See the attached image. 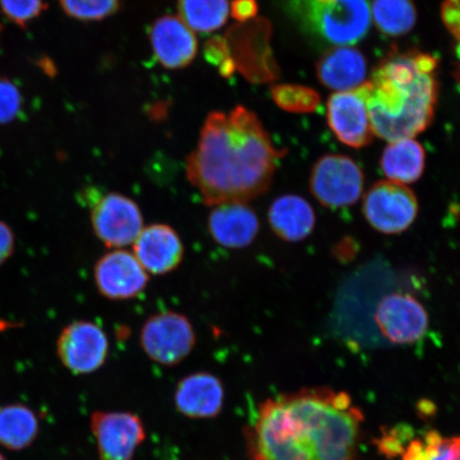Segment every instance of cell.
Returning a JSON list of instances; mask_svg holds the SVG:
<instances>
[{
    "mask_svg": "<svg viewBox=\"0 0 460 460\" xmlns=\"http://www.w3.org/2000/svg\"><path fill=\"white\" fill-rule=\"evenodd\" d=\"M364 420L349 395L305 389L268 399L245 429L250 460H352Z\"/></svg>",
    "mask_w": 460,
    "mask_h": 460,
    "instance_id": "cell-1",
    "label": "cell"
},
{
    "mask_svg": "<svg viewBox=\"0 0 460 460\" xmlns=\"http://www.w3.org/2000/svg\"><path fill=\"white\" fill-rule=\"evenodd\" d=\"M284 155L254 112H211L187 157V180L207 206L250 203L271 188Z\"/></svg>",
    "mask_w": 460,
    "mask_h": 460,
    "instance_id": "cell-2",
    "label": "cell"
},
{
    "mask_svg": "<svg viewBox=\"0 0 460 460\" xmlns=\"http://www.w3.org/2000/svg\"><path fill=\"white\" fill-rule=\"evenodd\" d=\"M436 58L422 53L394 55L373 73L367 105L373 134L388 142L416 137L434 119Z\"/></svg>",
    "mask_w": 460,
    "mask_h": 460,
    "instance_id": "cell-3",
    "label": "cell"
},
{
    "mask_svg": "<svg viewBox=\"0 0 460 460\" xmlns=\"http://www.w3.org/2000/svg\"><path fill=\"white\" fill-rule=\"evenodd\" d=\"M293 15L309 33L326 43L349 46L369 32V0H289Z\"/></svg>",
    "mask_w": 460,
    "mask_h": 460,
    "instance_id": "cell-4",
    "label": "cell"
},
{
    "mask_svg": "<svg viewBox=\"0 0 460 460\" xmlns=\"http://www.w3.org/2000/svg\"><path fill=\"white\" fill-rule=\"evenodd\" d=\"M309 189L327 208L353 206L365 190V174L356 161L341 154H326L316 160L309 175Z\"/></svg>",
    "mask_w": 460,
    "mask_h": 460,
    "instance_id": "cell-5",
    "label": "cell"
},
{
    "mask_svg": "<svg viewBox=\"0 0 460 460\" xmlns=\"http://www.w3.org/2000/svg\"><path fill=\"white\" fill-rule=\"evenodd\" d=\"M197 344L194 327L185 314L161 312L144 322L140 331L143 352L155 364L175 367L186 360Z\"/></svg>",
    "mask_w": 460,
    "mask_h": 460,
    "instance_id": "cell-6",
    "label": "cell"
},
{
    "mask_svg": "<svg viewBox=\"0 0 460 460\" xmlns=\"http://www.w3.org/2000/svg\"><path fill=\"white\" fill-rule=\"evenodd\" d=\"M362 212L369 226L384 234H400L411 228L419 214L412 190L402 183L382 181L367 190Z\"/></svg>",
    "mask_w": 460,
    "mask_h": 460,
    "instance_id": "cell-7",
    "label": "cell"
},
{
    "mask_svg": "<svg viewBox=\"0 0 460 460\" xmlns=\"http://www.w3.org/2000/svg\"><path fill=\"white\" fill-rule=\"evenodd\" d=\"M90 217L96 238L112 250L134 244L144 227L139 205L117 192L95 199L91 205Z\"/></svg>",
    "mask_w": 460,
    "mask_h": 460,
    "instance_id": "cell-8",
    "label": "cell"
},
{
    "mask_svg": "<svg viewBox=\"0 0 460 460\" xmlns=\"http://www.w3.org/2000/svg\"><path fill=\"white\" fill-rule=\"evenodd\" d=\"M111 343L105 331L92 321H75L65 327L57 341V356L75 376L99 371L106 364Z\"/></svg>",
    "mask_w": 460,
    "mask_h": 460,
    "instance_id": "cell-9",
    "label": "cell"
},
{
    "mask_svg": "<svg viewBox=\"0 0 460 460\" xmlns=\"http://www.w3.org/2000/svg\"><path fill=\"white\" fill-rule=\"evenodd\" d=\"M90 429L96 440L99 460H132L146 439L142 419L130 411H94Z\"/></svg>",
    "mask_w": 460,
    "mask_h": 460,
    "instance_id": "cell-10",
    "label": "cell"
},
{
    "mask_svg": "<svg viewBox=\"0 0 460 460\" xmlns=\"http://www.w3.org/2000/svg\"><path fill=\"white\" fill-rule=\"evenodd\" d=\"M376 323L383 337L394 344L416 343L429 329V315L415 296L394 292L377 304Z\"/></svg>",
    "mask_w": 460,
    "mask_h": 460,
    "instance_id": "cell-11",
    "label": "cell"
},
{
    "mask_svg": "<svg viewBox=\"0 0 460 460\" xmlns=\"http://www.w3.org/2000/svg\"><path fill=\"white\" fill-rule=\"evenodd\" d=\"M94 283L100 295L111 301H128L146 291L149 276L134 252L115 249L94 266Z\"/></svg>",
    "mask_w": 460,
    "mask_h": 460,
    "instance_id": "cell-12",
    "label": "cell"
},
{
    "mask_svg": "<svg viewBox=\"0 0 460 460\" xmlns=\"http://www.w3.org/2000/svg\"><path fill=\"white\" fill-rule=\"evenodd\" d=\"M327 122L344 146L353 148L369 146L374 134L367 111L366 84L332 95L327 102Z\"/></svg>",
    "mask_w": 460,
    "mask_h": 460,
    "instance_id": "cell-13",
    "label": "cell"
},
{
    "mask_svg": "<svg viewBox=\"0 0 460 460\" xmlns=\"http://www.w3.org/2000/svg\"><path fill=\"white\" fill-rule=\"evenodd\" d=\"M132 252L148 274L165 275L180 268L185 245L174 228L157 223L143 227L132 244Z\"/></svg>",
    "mask_w": 460,
    "mask_h": 460,
    "instance_id": "cell-14",
    "label": "cell"
},
{
    "mask_svg": "<svg viewBox=\"0 0 460 460\" xmlns=\"http://www.w3.org/2000/svg\"><path fill=\"white\" fill-rule=\"evenodd\" d=\"M207 229L218 245L241 250L254 243L261 221L249 203H224L212 206Z\"/></svg>",
    "mask_w": 460,
    "mask_h": 460,
    "instance_id": "cell-15",
    "label": "cell"
},
{
    "mask_svg": "<svg viewBox=\"0 0 460 460\" xmlns=\"http://www.w3.org/2000/svg\"><path fill=\"white\" fill-rule=\"evenodd\" d=\"M226 389L215 374H189L177 383L174 405L183 417L194 420L217 418L223 411Z\"/></svg>",
    "mask_w": 460,
    "mask_h": 460,
    "instance_id": "cell-16",
    "label": "cell"
},
{
    "mask_svg": "<svg viewBox=\"0 0 460 460\" xmlns=\"http://www.w3.org/2000/svg\"><path fill=\"white\" fill-rule=\"evenodd\" d=\"M151 42L157 60L170 70L188 66L198 54V40L181 17L164 16L155 22Z\"/></svg>",
    "mask_w": 460,
    "mask_h": 460,
    "instance_id": "cell-17",
    "label": "cell"
},
{
    "mask_svg": "<svg viewBox=\"0 0 460 460\" xmlns=\"http://www.w3.org/2000/svg\"><path fill=\"white\" fill-rule=\"evenodd\" d=\"M272 232L287 243H300L315 226L314 210L306 199L296 194L276 198L268 211Z\"/></svg>",
    "mask_w": 460,
    "mask_h": 460,
    "instance_id": "cell-18",
    "label": "cell"
},
{
    "mask_svg": "<svg viewBox=\"0 0 460 460\" xmlns=\"http://www.w3.org/2000/svg\"><path fill=\"white\" fill-rule=\"evenodd\" d=\"M316 75L327 88L349 91L365 84L367 62L359 50L350 46H338L321 58Z\"/></svg>",
    "mask_w": 460,
    "mask_h": 460,
    "instance_id": "cell-19",
    "label": "cell"
},
{
    "mask_svg": "<svg viewBox=\"0 0 460 460\" xmlns=\"http://www.w3.org/2000/svg\"><path fill=\"white\" fill-rule=\"evenodd\" d=\"M427 164V153L413 137L390 142L384 149L381 166L390 181L411 185L422 177Z\"/></svg>",
    "mask_w": 460,
    "mask_h": 460,
    "instance_id": "cell-20",
    "label": "cell"
},
{
    "mask_svg": "<svg viewBox=\"0 0 460 460\" xmlns=\"http://www.w3.org/2000/svg\"><path fill=\"white\" fill-rule=\"evenodd\" d=\"M39 434V420L31 408L11 404L0 408V445L11 451L31 447Z\"/></svg>",
    "mask_w": 460,
    "mask_h": 460,
    "instance_id": "cell-21",
    "label": "cell"
},
{
    "mask_svg": "<svg viewBox=\"0 0 460 460\" xmlns=\"http://www.w3.org/2000/svg\"><path fill=\"white\" fill-rule=\"evenodd\" d=\"M178 11L193 31L212 32L226 25L229 4L228 0H180Z\"/></svg>",
    "mask_w": 460,
    "mask_h": 460,
    "instance_id": "cell-22",
    "label": "cell"
},
{
    "mask_svg": "<svg viewBox=\"0 0 460 460\" xmlns=\"http://www.w3.org/2000/svg\"><path fill=\"white\" fill-rule=\"evenodd\" d=\"M371 13L379 31L391 37L404 36L417 22L412 0H373Z\"/></svg>",
    "mask_w": 460,
    "mask_h": 460,
    "instance_id": "cell-23",
    "label": "cell"
},
{
    "mask_svg": "<svg viewBox=\"0 0 460 460\" xmlns=\"http://www.w3.org/2000/svg\"><path fill=\"white\" fill-rule=\"evenodd\" d=\"M401 460H460V437H444L435 430L411 442Z\"/></svg>",
    "mask_w": 460,
    "mask_h": 460,
    "instance_id": "cell-24",
    "label": "cell"
},
{
    "mask_svg": "<svg viewBox=\"0 0 460 460\" xmlns=\"http://www.w3.org/2000/svg\"><path fill=\"white\" fill-rule=\"evenodd\" d=\"M273 100L280 109L293 113L314 112L320 106V95L307 86L281 84L272 88Z\"/></svg>",
    "mask_w": 460,
    "mask_h": 460,
    "instance_id": "cell-25",
    "label": "cell"
},
{
    "mask_svg": "<svg viewBox=\"0 0 460 460\" xmlns=\"http://www.w3.org/2000/svg\"><path fill=\"white\" fill-rule=\"evenodd\" d=\"M67 15L80 21H100L113 15L119 8V0H60Z\"/></svg>",
    "mask_w": 460,
    "mask_h": 460,
    "instance_id": "cell-26",
    "label": "cell"
},
{
    "mask_svg": "<svg viewBox=\"0 0 460 460\" xmlns=\"http://www.w3.org/2000/svg\"><path fill=\"white\" fill-rule=\"evenodd\" d=\"M0 7L10 21L20 26L36 19L45 9L43 0H0Z\"/></svg>",
    "mask_w": 460,
    "mask_h": 460,
    "instance_id": "cell-27",
    "label": "cell"
},
{
    "mask_svg": "<svg viewBox=\"0 0 460 460\" xmlns=\"http://www.w3.org/2000/svg\"><path fill=\"white\" fill-rule=\"evenodd\" d=\"M22 105V94L17 86L7 78H0V125L13 122Z\"/></svg>",
    "mask_w": 460,
    "mask_h": 460,
    "instance_id": "cell-28",
    "label": "cell"
},
{
    "mask_svg": "<svg viewBox=\"0 0 460 460\" xmlns=\"http://www.w3.org/2000/svg\"><path fill=\"white\" fill-rule=\"evenodd\" d=\"M206 59L212 65L220 67V73L223 76L229 77L233 75L235 65L234 60L230 57V46L221 38H212L206 44Z\"/></svg>",
    "mask_w": 460,
    "mask_h": 460,
    "instance_id": "cell-29",
    "label": "cell"
},
{
    "mask_svg": "<svg viewBox=\"0 0 460 460\" xmlns=\"http://www.w3.org/2000/svg\"><path fill=\"white\" fill-rule=\"evenodd\" d=\"M441 17L447 31L456 40L460 55V0H445L442 4Z\"/></svg>",
    "mask_w": 460,
    "mask_h": 460,
    "instance_id": "cell-30",
    "label": "cell"
},
{
    "mask_svg": "<svg viewBox=\"0 0 460 460\" xmlns=\"http://www.w3.org/2000/svg\"><path fill=\"white\" fill-rule=\"evenodd\" d=\"M15 234L7 223L0 221V267L13 256L15 251Z\"/></svg>",
    "mask_w": 460,
    "mask_h": 460,
    "instance_id": "cell-31",
    "label": "cell"
},
{
    "mask_svg": "<svg viewBox=\"0 0 460 460\" xmlns=\"http://www.w3.org/2000/svg\"><path fill=\"white\" fill-rule=\"evenodd\" d=\"M230 11L235 20L244 22L254 19L258 13V4L256 0H234Z\"/></svg>",
    "mask_w": 460,
    "mask_h": 460,
    "instance_id": "cell-32",
    "label": "cell"
},
{
    "mask_svg": "<svg viewBox=\"0 0 460 460\" xmlns=\"http://www.w3.org/2000/svg\"><path fill=\"white\" fill-rule=\"evenodd\" d=\"M0 460H5L2 453H0Z\"/></svg>",
    "mask_w": 460,
    "mask_h": 460,
    "instance_id": "cell-33",
    "label": "cell"
}]
</instances>
